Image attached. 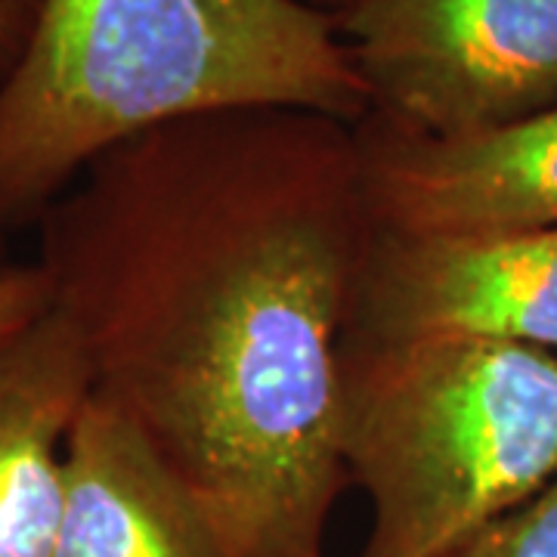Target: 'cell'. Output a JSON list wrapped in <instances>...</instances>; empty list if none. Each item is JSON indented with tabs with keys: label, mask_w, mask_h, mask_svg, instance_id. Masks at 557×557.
Returning <instances> with one entry per match:
<instances>
[{
	"label": "cell",
	"mask_w": 557,
	"mask_h": 557,
	"mask_svg": "<svg viewBox=\"0 0 557 557\" xmlns=\"http://www.w3.org/2000/svg\"><path fill=\"white\" fill-rule=\"evenodd\" d=\"M366 211L357 131L307 109L159 124L38 220L50 298L236 557H325L350 483L341 362Z\"/></svg>",
	"instance_id": "obj_1"
},
{
	"label": "cell",
	"mask_w": 557,
	"mask_h": 557,
	"mask_svg": "<svg viewBox=\"0 0 557 557\" xmlns=\"http://www.w3.org/2000/svg\"><path fill=\"white\" fill-rule=\"evenodd\" d=\"M230 109L359 124L372 102L335 16L307 0H40L0 81V233L38 223L106 149Z\"/></svg>",
	"instance_id": "obj_2"
},
{
	"label": "cell",
	"mask_w": 557,
	"mask_h": 557,
	"mask_svg": "<svg viewBox=\"0 0 557 557\" xmlns=\"http://www.w3.org/2000/svg\"><path fill=\"white\" fill-rule=\"evenodd\" d=\"M341 458L362 557H443L557 478V357L498 341L344 347Z\"/></svg>",
	"instance_id": "obj_3"
},
{
	"label": "cell",
	"mask_w": 557,
	"mask_h": 557,
	"mask_svg": "<svg viewBox=\"0 0 557 557\" xmlns=\"http://www.w3.org/2000/svg\"><path fill=\"white\" fill-rule=\"evenodd\" d=\"M372 112L428 137L557 106V0H357L335 16Z\"/></svg>",
	"instance_id": "obj_4"
},
{
	"label": "cell",
	"mask_w": 557,
	"mask_h": 557,
	"mask_svg": "<svg viewBox=\"0 0 557 557\" xmlns=\"http://www.w3.org/2000/svg\"><path fill=\"white\" fill-rule=\"evenodd\" d=\"M498 341L557 357V226L399 236L362 255L344 347Z\"/></svg>",
	"instance_id": "obj_5"
},
{
	"label": "cell",
	"mask_w": 557,
	"mask_h": 557,
	"mask_svg": "<svg viewBox=\"0 0 557 557\" xmlns=\"http://www.w3.org/2000/svg\"><path fill=\"white\" fill-rule=\"evenodd\" d=\"M354 131L366 211L381 233L557 226V106L468 137H428L375 112Z\"/></svg>",
	"instance_id": "obj_6"
},
{
	"label": "cell",
	"mask_w": 557,
	"mask_h": 557,
	"mask_svg": "<svg viewBox=\"0 0 557 557\" xmlns=\"http://www.w3.org/2000/svg\"><path fill=\"white\" fill-rule=\"evenodd\" d=\"M94 397L75 325L47 313L0 338V557H53L65 446Z\"/></svg>",
	"instance_id": "obj_7"
},
{
	"label": "cell",
	"mask_w": 557,
	"mask_h": 557,
	"mask_svg": "<svg viewBox=\"0 0 557 557\" xmlns=\"http://www.w3.org/2000/svg\"><path fill=\"white\" fill-rule=\"evenodd\" d=\"M53 557L236 555L127 418L94 394L65 446V496Z\"/></svg>",
	"instance_id": "obj_8"
},
{
	"label": "cell",
	"mask_w": 557,
	"mask_h": 557,
	"mask_svg": "<svg viewBox=\"0 0 557 557\" xmlns=\"http://www.w3.org/2000/svg\"><path fill=\"white\" fill-rule=\"evenodd\" d=\"M443 557H557V478Z\"/></svg>",
	"instance_id": "obj_9"
},
{
	"label": "cell",
	"mask_w": 557,
	"mask_h": 557,
	"mask_svg": "<svg viewBox=\"0 0 557 557\" xmlns=\"http://www.w3.org/2000/svg\"><path fill=\"white\" fill-rule=\"evenodd\" d=\"M50 282L38 263H13L0 276V338L50 310Z\"/></svg>",
	"instance_id": "obj_10"
},
{
	"label": "cell",
	"mask_w": 557,
	"mask_h": 557,
	"mask_svg": "<svg viewBox=\"0 0 557 557\" xmlns=\"http://www.w3.org/2000/svg\"><path fill=\"white\" fill-rule=\"evenodd\" d=\"M38 13L40 0H0V81L22 60Z\"/></svg>",
	"instance_id": "obj_11"
},
{
	"label": "cell",
	"mask_w": 557,
	"mask_h": 557,
	"mask_svg": "<svg viewBox=\"0 0 557 557\" xmlns=\"http://www.w3.org/2000/svg\"><path fill=\"white\" fill-rule=\"evenodd\" d=\"M307 3H313V7H319V10H325V13L338 16V13L347 10V7H354L357 0H307Z\"/></svg>",
	"instance_id": "obj_12"
},
{
	"label": "cell",
	"mask_w": 557,
	"mask_h": 557,
	"mask_svg": "<svg viewBox=\"0 0 557 557\" xmlns=\"http://www.w3.org/2000/svg\"><path fill=\"white\" fill-rule=\"evenodd\" d=\"M10 267H13V263L7 260V236L0 233V276H3V273H7Z\"/></svg>",
	"instance_id": "obj_13"
}]
</instances>
